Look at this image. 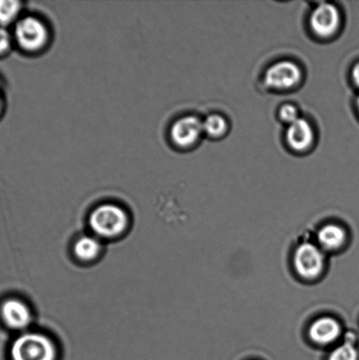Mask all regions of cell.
<instances>
[{"label":"cell","mask_w":359,"mask_h":360,"mask_svg":"<svg viewBox=\"0 0 359 360\" xmlns=\"http://www.w3.org/2000/svg\"><path fill=\"white\" fill-rule=\"evenodd\" d=\"M129 218L124 208L115 203H104L95 207L89 218L91 231L98 238L115 239L124 234Z\"/></svg>","instance_id":"1"},{"label":"cell","mask_w":359,"mask_h":360,"mask_svg":"<svg viewBox=\"0 0 359 360\" xmlns=\"http://www.w3.org/2000/svg\"><path fill=\"white\" fill-rule=\"evenodd\" d=\"M51 34L48 24L40 17H20L15 23L13 39L23 51L38 54L48 47Z\"/></svg>","instance_id":"2"},{"label":"cell","mask_w":359,"mask_h":360,"mask_svg":"<svg viewBox=\"0 0 359 360\" xmlns=\"http://www.w3.org/2000/svg\"><path fill=\"white\" fill-rule=\"evenodd\" d=\"M10 354L12 360H56L58 349L47 335L27 330L13 340Z\"/></svg>","instance_id":"3"},{"label":"cell","mask_w":359,"mask_h":360,"mask_svg":"<svg viewBox=\"0 0 359 360\" xmlns=\"http://www.w3.org/2000/svg\"><path fill=\"white\" fill-rule=\"evenodd\" d=\"M325 263V257L322 250L312 243H303L295 252V270L306 280H313L321 275Z\"/></svg>","instance_id":"4"},{"label":"cell","mask_w":359,"mask_h":360,"mask_svg":"<svg viewBox=\"0 0 359 360\" xmlns=\"http://www.w3.org/2000/svg\"><path fill=\"white\" fill-rule=\"evenodd\" d=\"M203 133L202 122L195 115H186L172 123L169 136L174 146L188 149L199 142Z\"/></svg>","instance_id":"5"},{"label":"cell","mask_w":359,"mask_h":360,"mask_svg":"<svg viewBox=\"0 0 359 360\" xmlns=\"http://www.w3.org/2000/svg\"><path fill=\"white\" fill-rule=\"evenodd\" d=\"M302 72L300 66L291 61L274 63L266 70L265 83L267 86L276 90H287L301 82Z\"/></svg>","instance_id":"6"},{"label":"cell","mask_w":359,"mask_h":360,"mask_svg":"<svg viewBox=\"0 0 359 360\" xmlns=\"http://www.w3.org/2000/svg\"><path fill=\"white\" fill-rule=\"evenodd\" d=\"M0 317L9 329L27 331L33 322L31 309L22 300L8 298L0 304Z\"/></svg>","instance_id":"7"},{"label":"cell","mask_w":359,"mask_h":360,"mask_svg":"<svg viewBox=\"0 0 359 360\" xmlns=\"http://www.w3.org/2000/svg\"><path fill=\"white\" fill-rule=\"evenodd\" d=\"M340 21L339 9L329 3L320 4L311 15L312 30L321 37H329L335 34L340 26Z\"/></svg>","instance_id":"8"},{"label":"cell","mask_w":359,"mask_h":360,"mask_svg":"<svg viewBox=\"0 0 359 360\" xmlns=\"http://www.w3.org/2000/svg\"><path fill=\"white\" fill-rule=\"evenodd\" d=\"M287 141L292 149L302 151L308 149L314 142L315 133L307 120L299 118L287 130Z\"/></svg>","instance_id":"9"},{"label":"cell","mask_w":359,"mask_h":360,"mask_svg":"<svg viewBox=\"0 0 359 360\" xmlns=\"http://www.w3.org/2000/svg\"><path fill=\"white\" fill-rule=\"evenodd\" d=\"M342 329L336 319L332 317H322L315 321L309 329V336L315 343L322 345L333 343L339 340Z\"/></svg>","instance_id":"10"},{"label":"cell","mask_w":359,"mask_h":360,"mask_svg":"<svg viewBox=\"0 0 359 360\" xmlns=\"http://www.w3.org/2000/svg\"><path fill=\"white\" fill-rule=\"evenodd\" d=\"M102 245L100 238L95 236H84L77 240L73 252L77 259L91 262L100 255Z\"/></svg>","instance_id":"11"},{"label":"cell","mask_w":359,"mask_h":360,"mask_svg":"<svg viewBox=\"0 0 359 360\" xmlns=\"http://www.w3.org/2000/svg\"><path fill=\"white\" fill-rule=\"evenodd\" d=\"M346 240V233L342 227L336 224H328L320 229L318 241L322 248L336 250L344 245Z\"/></svg>","instance_id":"12"},{"label":"cell","mask_w":359,"mask_h":360,"mask_svg":"<svg viewBox=\"0 0 359 360\" xmlns=\"http://www.w3.org/2000/svg\"><path fill=\"white\" fill-rule=\"evenodd\" d=\"M22 3L12 0H0V25L1 27L16 23L20 19Z\"/></svg>","instance_id":"13"},{"label":"cell","mask_w":359,"mask_h":360,"mask_svg":"<svg viewBox=\"0 0 359 360\" xmlns=\"http://www.w3.org/2000/svg\"><path fill=\"white\" fill-rule=\"evenodd\" d=\"M204 133L212 137L223 136L227 131L228 124L226 120L220 115H210L204 120Z\"/></svg>","instance_id":"14"},{"label":"cell","mask_w":359,"mask_h":360,"mask_svg":"<svg viewBox=\"0 0 359 360\" xmlns=\"http://www.w3.org/2000/svg\"><path fill=\"white\" fill-rule=\"evenodd\" d=\"M329 360H359V354L353 341H347L335 349Z\"/></svg>","instance_id":"15"},{"label":"cell","mask_w":359,"mask_h":360,"mask_svg":"<svg viewBox=\"0 0 359 360\" xmlns=\"http://www.w3.org/2000/svg\"><path fill=\"white\" fill-rule=\"evenodd\" d=\"M280 117L281 121L292 124V123L297 121L299 117V111L295 105L292 104L283 105L280 109Z\"/></svg>","instance_id":"16"},{"label":"cell","mask_w":359,"mask_h":360,"mask_svg":"<svg viewBox=\"0 0 359 360\" xmlns=\"http://www.w3.org/2000/svg\"><path fill=\"white\" fill-rule=\"evenodd\" d=\"M13 37L11 35L5 27H0V56L9 51L13 44Z\"/></svg>","instance_id":"17"},{"label":"cell","mask_w":359,"mask_h":360,"mask_svg":"<svg viewBox=\"0 0 359 360\" xmlns=\"http://www.w3.org/2000/svg\"><path fill=\"white\" fill-rule=\"evenodd\" d=\"M351 77H353L355 86L359 89V62L353 66V70H351Z\"/></svg>","instance_id":"18"},{"label":"cell","mask_w":359,"mask_h":360,"mask_svg":"<svg viewBox=\"0 0 359 360\" xmlns=\"http://www.w3.org/2000/svg\"><path fill=\"white\" fill-rule=\"evenodd\" d=\"M3 104H2V100L1 98H0V112L2 111Z\"/></svg>","instance_id":"19"},{"label":"cell","mask_w":359,"mask_h":360,"mask_svg":"<svg viewBox=\"0 0 359 360\" xmlns=\"http://www.w3.org/2000/svg\"><path fill=\"white\" fill-rule=\"evenodd\" d=\"M357 108H358V111L359 112V97L357 98Z\"/></svg>","instance_id":"20"}]
</instances>
